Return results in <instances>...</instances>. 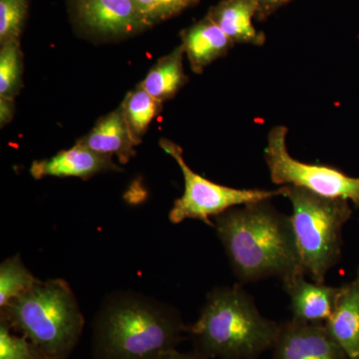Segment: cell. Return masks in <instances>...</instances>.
<instances>
[{"label":"cell","instance_id":"cell-1","mask_svg":"<svg viewBox=\"0 0 359 359\" xmlns=\"http://www.w3.org/2000/svg\"><path fill=\"white\" fill-rule=\"evenodd\" d=\"M189 339L181 313L154 297L117 290L92 323V359H159Z\"/></svg>","mask_w":359,"mask_h":359},{"label":"cell","instance_id":"cell-2","mask_svg":"<svg viewBox=\"0 0 359 359\" xmlns=\"http://www.w3.org/2000/svg\"><path fill=\"white\" fill-rule=\"evenodd\" d=\"M214 229L241 282L306 275L290 216L269 200L233 207L212 218Z\"/></svg>","mask_w":359,"mask_h":359},{"label":"cell","instance_id":"cell-3","mask_svg":"<svg viewBox=\"0 0 359 359\" xmlns=\"http://www.w3.org/2000/svg\"><path fill=\"white\" fill-rule=\"evenodd\" d=\"M280 325L264 318L241 285L219 287L205 297L189 327L194 351L205 359H257L273 348Z\"/></svg>","mask_w":359,"mask_h":359},{"label":"cell","instance_id":"cell-4","mask_svg":"<svg viewBox=\"0 0 359 359\" xmlns=\"http://www.w3.org/2000/svg\"><path fill=\"white\" fill-rule=\"evenodd\" d=\"M0 320L25 335L48 359H68L81 339L85 318L62 278L39 280L0 308Z\"/></svg>","mask_w":359,"mask_h":359},{"label":"cell","instance_id":"cell-5","mask_svg":"<svg viewBox=\"0 0 359 359\" xmlns=\"http://www.w3.org/2000/svg\"><path fill=\"white\" fill-rule=\"evenodd\" d=\"M283 196L292 205L290 219L302 269L313 282L325 283L341 255L342 228L353 214L348 201L292 185L283 186Z\"/></svg>","mask_w":359,"mask_h":359},{"label":"cell","instance_id":"cell-6","mask_svg":"<svg viewBox=\"0 0 359 359\" xmlns=\"http://www.w3.org/2000/svg\"><path fill=\"white\" fill-rule=\"evenodd\" d=\"M160 146L171 156L183 173L185 190L182 197L174 202L169 212L172 224H180L185 219H199L214 228L211 218L238 205L254 204L283 196V187L278 190L259 189H235L219 185L195 173L184 159L183 150L174 142L162 139Z\"/></svg>","mask_w":359,"mask_h":359},{"label":"cell","instance_id":"cell-7","mask_svg":"<svg viewBox=\"0 0 359 359\" xmlns=\"http://www.w3.org/2000/svg\"><path fill=\"white\" fill-rule=\"evenodd\" d=\"M287 127L276 126L269 133L264 159L271 181L276 185L301 187L323 197L351 201L359 208V178L337 168L295 160L287 151Z\"/></svg>","mask_w":359,"mask_h":359},{"label":"cell","instance_id":"cell-8","mask_svg":"<svg viewBox=\"0 0 359 359\" xmlns=\"http://www.w3.org/2000/svg\"><path fill=\"white\" fill-rule=\"evenodd\" d=\"M75 21L85 32L100 39H121L145 29L134 0H75Z\"/></svg>","mask_w":359,"mask_h":359},{"label":"cell","instance_id":"cell-9","mask_svg":"<svg viewBox=\"0 0 359 359\" xmlns=\"http://www.w3.org/2000/svg\"><path fill=\"white\" fill-rule=\"evenodd\" d=\"M273 359H348L325 323L292 320L280 325Z\"/></svg>","mask_w":359,"mask_h":359},{"label":"cell","instance_id":"cell-10","mask_svg":"<svg viewBox=\"0 0 359 359\" xmlns=\"http://www.w3.org/2000/svg\"><path fill=\"white\" fill-rule=\"evenodd\" d=\"M122 171L121 168L113 162L112 157L98 154L79 143L68 150L60 151L48 159L34 161L29 170L33 178L36 180L45 177H74L87 180L97 174Z\"/></svg>","mask_w":359,"mask_h":359},{"label":"cell","instance_id":"cell-11","mask_svg":"<svg viewBox=\"0 0 359 359\" xmlns=\"http://www.w3.org/2000/svg\"><path fill=\"white\" fill-rule=\"evenodd\" d=\"M299 275L283 283L289 294L292 320L308 323H325L334 313L341 287L308 282Z\"/></svg>","mask_w":359,"mask_h":359},{"label":"cell","instance_id":"cell-12","mask_svg":"<svg viewBox=\"0 0 359 359\" xmlns=\"http://www.w3.org/2000/svg\"><path fill=\"white\" fill-rule=\"evenodd\" d=\"M77 143L98 154L112 158L116 156L121 164H126L134 157L136 154L135 147L139 145L120 106L100 118L94 128L80 138Z\"/></svg>","mask_w":359,"mask_h":359},{"label":"cell","instance_id":"cell-13","mask_svg":"<svg viewBox=\"0 0 359 359\" xmlns=\"http://www.w3.org/2000/svg\"><path fill=\"white\" fill-rule=\"evenodd\" d=\"M182 45L194 73L226 55L235 45L226 33L208 16L181 32Z\"/></svg>","mask_w":359,"mask_h":359},{"label":"cell","instance_id":"cell-14","mask_svg":"<svg viewBox=\"0 0 359 359\" xmlns=\"http://www.w3.org/2000/svg\"><path fill=\"white\" fill-rule=\"evenodd\" d=\"M348 359H359V280L342 285L334 313L325 323Z\"/></svg>","mask_w":359,"mask_h":359},{"label":"cell","instance_id":"cell-15","mask_svg":"<svg viewBox=\"0 0 359 359\" xmlns=\"http://www.w3.org/2000/svg\"><path fill=\"white\" fill-rule=\"evenodd\" d=\"M256 0H222L210 8L207 16L221 28L233 43L263 46L266 35L252 23L256 18Z\"/></svg>","mask_w":359,"mask_h":359},{"label":"cell","instance_id":"cell-16","mask_svg":"<svg viewBox=\"0 0 359 359\" xmlns=\"http://www.w3.org/2000/svg\"><path fill=\"white\" fill-rule=\"evenodd\" d=\"M184 55L185 50L181 44L161 57L139 85L161 103L173 98L189 79L184 70Z\"/></svg>","mask_w":359,"mask_h":359},{"label":"cell","instance_id":"cell-17","mask_svg":"<svg viewBox=\"0 0 359 359\" xmlns=\"http://www.w3.org/2000/svg\"><path fill=\"white\" fill-rule=\"evenodd\" d=\"M122 108L132 135L139 144L145 136L153 119L163 109V103L156 100L140 85L125 96Z\"/></svg>","mask_w":359,"mask_h":359},{"label":"cell","instance_id":"cell-18","mask_svg":"<svg viewBox=\"0 0 359 359\" xmlns=\"http://www.w3.org/2000/svg\"><path fill=\"white\" fill-rule=\"evenodd\" d=\"M22 74L20 39L0 45V97L15 98L22 88Z\"/></svg>","mask_w":359,"mask_h":359},{"label":"cell","instance_id":"cell-19","mask_svg":"<svg viewBox=\"0 0 359 359\" xmlns=\"http://www.w3.org/2000/svg\"><path fill=\"white\" fill-rule=\"evenodd\" d=\"M39 280L26 268L20 255L2 262L0 266V308L32 289Z\"/></svg>","mask_w":359,"mask_h":359},{"label":"cell","instance_id":"cell-20","mask_svg":"<svg viewBox=\"0 0 359 359\" xmlns=\"http://www.w3.org/2000/svg\"><path fill=\"white\" fill-rule=\"evenodd\" d=\"M29 0H0V45L20 39Z\"/></svg>","mask_w":359,"mask_h":359},{"label":"cell","instance_id":"cell-21","mask_svg":"<svg viewBox=\"0 0 359 359\" xmlns=\"http://www.w3.org/2000/svg\"><path fill=\"white\" fill-rule=\"evenodd\" d=\"M0 359H48L25 335L0 320Z\"/></svg>","mask_w":359,"mask_h":359},{"label":"cell","instance_id":"cell-22","mask_svg":"<svg viewBox=\"0 0 359 359\" xmlns=\"http://www.w3.org/2000/svg\"><path fill=\"white\" fill-rule=\"evenodd\" d=\"M134 4L145 29L173 18L186 8L181 0H134Z\"/></svg>","mask_w":359,"mask_h":359},{"label":"cell","instance_id":"cell-23","mask_svg":"<svg viewBox=\"0 0 359 359\" xmlns=\"http://www.w3.org/2000/svg\"><path fill=\"white\" fill-rule=\"evenodd\" d=\"M256 1L257 4V20H264L292 0H256Z\"/></svg>","mask_w":359,"mask_h":359},{"label":"cell","instance_id":"cell-24","mask_svg":"<svg viewBox=\"0 0 359 359\" xmlns=\"http://www.w3.org/2000/svg\"><path fill=\"white\" fill-rule=\"evenodd\" d=\"M14 99L0 97V126L4 127L13 120Z\"/></svg>","mask_w":359,"mask_h":359},{"label":"cell","instance_id":"cell-25","mask_svg":"<svg viewBox=\"0 0 359 359\" xmlns=\"http://www.w3.org/2000/svg\"><path fill=\"white\" fill-rule=\"evenodd\" d=\"M159 359H205L201 354L196 351H190V353H181L178 349L168 351V353L160 356Z\"/></svg>","mask_w":359,"mask_h":359},{"label":"cell","instance_id":"cell-26","mask_svg":"<svg viewBox=\"0 0 359 359\" xmlns=\"http://www.w3.org/2000/svg\"><path fill=\"white\" fill-rule=\"evenodd\" d=\"M181 1L183 2L184 6L187 8V7L195 6L199 0H181Z\"/></svg>","mask_w":359,"mask_h":359},{"label":"cell","instance_id":"cell-27","mask_svg":"<svg viewBox=\"0 0 359 359\" xmlns=\"http://www.w3.org/2000/svg\"><path fill=\"white\" fill-rule=\"evenodd\" d=\"M358 278V280H359V269H358V278Z\"/></svg>","mask_w":359,"mask_h":359},{"label":"cell","instance_id":"cell-28","mask_svg":"<svg viewBox=\"0 0 359 359\" xmlns=\"http://www.w3.org/2000/svg\"><path fill=\"white\" fill-rule=\"evenodd\" d=\"M69 1L72 2V1H75V0H69Z\"/></svg>","mask_w":359,"mask_h":359}]
</instances>
